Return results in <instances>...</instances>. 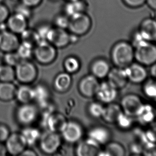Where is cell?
Instances as JSON below:
<instances>
[{"instance_id": "1", "label": "cell", "mask_w": 156, "mask_h": 156, "mask_svg": "<svg viewBox=\"0 0 156 156\" xmlns=\"http://www.w3.org/2000/svg\"><path fill=\"white\" fill-rule=\"evenodd\" d=\"M111 57L117 67L126 68L133 63L134 59L133 45L124 41L118 42L113 47Z\"/></svg>"}, {"instance_id": "2", "label": "cell", "mask_w": 156, "mask_h": 156, "mask_svg": "<svg viewBox=\"0 0 156 156\" xmlns=\"http://www.w3.org/2000/svg\"><path fill=\"white\" fill-rule=\"evenodd\" d=\"M134 59L143 66H151L156 62V46L145 42L135 47Z\"/></svg>"}, {"instance_id": "3", "label": "cell", "mask_w": 156, "mask_h": 156, "mask_svg": "<svg viewBox=\"0 0 156 156\" xmlns=\"http://www.w3.org/2000/svg\"><path fill=\"white\" fill-rule=\"evenodd\" d=\"M33 55L36 60L40 63L46 65L55 60L57 51L56 47L46 40H41L34 47Z\"/></svg>"}, {"instance_id": "4", "label": "cell", "mask_w": 156, "mask_h": 156, "mask_svg": "<svg viewBox=\"0 0 156 156\" xmlns=\"http://www.w3.org/2000/svg\"><path fill=\"white\" fill-rule=\"evenodd\" d=\"M39 143L42 152L46 154H53L61 146V136L58 133L48 130L41 135Z\"/></svg>"}, {"instance_id": "5", "label": "cell", "mask_w": 156, "mask_h": 156, "mask_svg": "<svg viewBox=\"0 0 156 156\" xmlns=\"http://www.w3.org/2000/svg\"><path fill=\"white\" fill-rule=\"evenodd\" d=\"M91 20L85 12L80 13L70 17L68 30L71 33L80 36L86 34L91 29Z\"/></svg>"}, {"instance_id": "6", "label": "cell", "mask_w": 156, "mask_h": 156, "mask_svg": "<svg viewBox=\"0 0 156 156\" xmlns=\"http://www.w3.org/2000/svg\"><path fill=\"white\" fill-rule=\"evenodd\" d=\"M15 67L16 78L20 82L28 84L36 78V67L28 60H21Z\"/></svg>"}, {"instance_id": "7", "label": "cell", "mask_w": 156, "mask_h": 156, "mask_svg": "<svg viewBox=\"0 0 156 156\" xmlns=\"http://www.w3.org/2000/svg\"><path fill=\"white\" fill-rule=\"evenodd\" d=\"M143 105L141 99L139 96L129 94L122 98L120 105L124 113L135 117L139 114Z\"/></svg>"}, {"instance_id": "8", "label": "cell", "mask_w": 156, "mask_h": 156, "mask_svg": "<svg viewBox=\"0 0 156 156\" xmlns=\"http://www.w3.org/2000/svg\"><path fill=\"white\" fill-rule=\"evenodd\" d=\"M39 110L30 103L22 104L17 109L16 117L21 124L29 125L33 123L38 117Z\"/></svg>"}, {"instance_id": "9", "label": "cell", "mask_w": 156, "mask_h": 156, "mask_svg": "<svg viewBox=\"0 0 156 156\" xmlns=\"http://www.w3.org/2000/svg\"><path fill=\"white\" fill-rule=\"evenodd\" d=\"M61 136L69 144H74L80 141L84 134V131L80 124L74 121H69L66 123L63 131Z\"/></svg>"}, {"instance_id": "10", "label": "cell", "mask_w": 156, "mask_h": 156, "mask_svg": "<svg viewBox=\"0 0 156 156\" xmlns=\"http://www.w3.org/2000/svg\"><path fill=\"white\" fill-rule=\"evenodd\" d=\"M5 142L7 152L13 156L20 155L28 146L21 133L10 134Z\"/></svg>"}, {"instance_id": "11", "label": "cell", "mask_w": 156, "mask_h": 156, "mask_svg": "<svg viewBox=\"0 0 156 156\" xmlns=\"http://www.w3.org/2000/svg\"><path fill=\"white\" fill-rule=\"evenodd\" d=\"M46 41L56 48H64L70 44V33L64 29L53 27L49 33Z\"/></svg>"}, {"instance_id": "12", "label": "cell", "mask_w": 156, "mask_h": 156, "mask_svg": "<svg viewBox=\"0 0 156 156\" xmlns=\"http://www.w3.org/2000/svg\"><path fill=\"white\" fill-rule=\"evenodd\" d=\"M67 122L63 115L55 112L43 117V122L48 130L56 133H61Z\"/></svg>"}, {"instance_id": "13", "label": "cell", "mask_w": 156, "mask_h": 156, "mask_svg": "<svg viewBox=\"0 0 156 156\" xmlns=\"http://www.w3.org/2000/svg\"><path fill=\"white\" fill-rule=\"evenodd\" d=\"M99 84L97 78L93 75H89L81 80L79 84V90L83 96L92 98L96 95Z\"/></svg>"}, {"instance_id": "14", "label": "cell", "mask_w": 156, "mask_h": 156, "mask_svg": "<svg viewBox=\"0 0 156 156\" xmlns=\"http://www.w3.org/2000/svg\"><path fill=\"white\" fill-rule=\"evenodd\" d=\"M118 95V90L108 81L99 84L96 97L100 102L109 104L113 102Z\"/></svg>"}, {"instance_id": "15", "label": "cell", "mask_w": 156, "mask_h": 156, "mask_svg": "<svg viewBox=\"0 0 156 156\" xmlns=\"http://www.w3.org/2000/svg\"><path fill=\"white\" fill-rule=\"evenodd\" d=\"M20 44L16 34L9 30L0 33V50L4 52L16 51Z\"/></svg>"}, {"instance_id": "16", "label": "cell", "mask_w": 156, "mask_h": 156, "mask_svg": "<svg viewBox=\"0 0 156 156\" xmlns=\"http://www.w3.org/2000/svg\"><path fill=\"white\" fill-rule=\"evenodd\" d=\"M128 80L135 84H139L146 80L148 76L147 70L140 63H132L125 68Z\"/></svg>"}, {"instance_id": "17", "label": "cell", "mask_w": 156, "mask_h": 156, "mask_svg": "<svg viewBox=\"0 0 156 156\" xmlns=\"http://www.w3.org/2000/svg\"><path fill=\"white\" fill-rule=\"evenodd\" d=\"M107 78L108 82L117 90L124 88L128 81L125 68L117 67L110 70Z\"/></svg>"}, {"instance_id": "18", "label": "cell", "mask_w": 156, "mask_h": 156, "mask_svg": "<svg viewBox=\"0 0 156 156\" xmlns=\"http://www.w3.org/2000/svg\"><path fill=\"white\" fill-rule=\"evenodd\" d=\"M6 23L9 31L16 34H20L28 28V19L15 12L9 16Z\"/></svg>"}, {"instance_id": "19", "label": "cell", "mask_w": 156, "mask_h": 156, "mask_svg": "<svg viewBox=\"0 0 156 156\" xmlns=\"http://www.w3.org/2000/svg\"><path fill=\"white\" fill-rule=\"evenodd\" d=\"M101 146L89 137L78 144L76 154L78 156H98L101 152Z\"/></svg>"}, {"instance_id": "20", "label": "cell", "mask_w": 156, "mask_h": 156, "mask_svg": "<svg viewBox=\"0 0 156 156\" xmlns=\"http://www.w3.org/2000/svg\"><path fill=\"white\" fill-rule=\"evenodd\" d=\"M111 133L110 130L103 126H96L89 130L88 137L100 146L106 144L110 142Z\"/></svg>"}, {"instance_id": "21", "label": "cell", "mask_w": 156, "mask_h": 156, "mask_svg": "<svg viewBox=\"0 0 156 156\" xmlns=\"http://www.w3.org/2000/svg\"><path fill=\"white\" fill-rule=\"evenodd\" d=\"M142 36L148 42L156 41V20L147 19L142 23L139 30Z\"/></svg>"}, {"instance_id": "22", "label": "cell", "mask_w": 156, "mask_h": 156, "mask_svg": "<svg viewBox=\"0 0 156 156\" xmlns=\"http://www.w3.org/2000/svg\"><path fill=\"white\" fill-rule=\"evenodd\" d=\"M122 112L120 105L112 102L107 104V105L104 107L101 118L107 123L116 124L117 120Z\"/></svg>"}, {"instance_id": "23", "label": "cell", "mask_w": 156, "mask_h": 156, "mask_svg": "<svg viewBox=\"0 0 156 156\" xmlns=\"http://www.w3.org/2000/svg\"><path fill=\"white\" fill-rule=\"evenodd\" d=\"M91 70L93 76L97 79H102L108 76L111 68L107 61L104 59H99L93 62Z\"/></svg>"}, {"instance_id": "24", "label": "cell", "mask_w": 156, "mask_h": 156, "mask_svg": "<svg viewBox=\"0 0 156 156\" xmlns=\"http://www.w3.org/2000/svg\"><path fill=\"white\" fill-rule=\"evenodd\" d=\"M21 104H28L34 100V90L26 84L22 85L17 88L16 97Z\"/></svg>"}, {"instance_id": "25", "label": "cell", "mask_w": 156, "mask_h": 156, "mask_svg": "<svg viewBox=\"0 0 156 156\" xmlns=\"http://www.w3.org/2000/svg\"><path fill=\"white\" fill-rule=\"evenodd\" d=\"M71 83L72 78L70 74L64 72L60 73L56 77L54 82V86L57 91L64 92L69 89Z\"/></svg>"}, {"instance_id": "26", "label": "cell", "mask_w": 156, "mask_h": 156, "mask_svg": "<svg viewBox=\"0 0 156 156\" xmlns=\"http://www.w3.org/2000/svg\"><path fill=\"white\" fill-rule=\"evenodd\" d=\"M86 8V3L82 0L67 2L64 6V13L71 17L73 15L84 12Z\"/></svg>"}, {"instance_id": "27", "label": "cell", "mask_w": 156, "mask_h": 156, "mask_svg": "<svg viewBox=\"0 0 156 156\" xmlns=\"http://www.w3.org/2000/svg\"><path fill=\"white\" fill-rule=\"evenodd\" d=\"M17 88L11 82H0V100L8 101L16 97Z\"/></svg>"}, {"instance_id": "28", "label": "cell", "mask_w": 156, "mask_h": 156, "mask_svg": "<svg viewBox=\"0 0 156 156\" xmlns=\"http://www.w3.org/2000/svg\"><path fill=\"white\" fill-rule=\"evenodd\" d=\"M20 133L23 136L27 146H34L39 142L41 135L38 129L32 127H26Z\"/></svg>"}, {"instance_id": "29", "label": "cell", "mask_w": 156, "mask_h": 156, "mask_svg": "<svg viewBox=\"0 0 156 156\" xmlns=\"http://www.w3.org/2000/svg\"><path fill=\"white\" fill-rule=\"evenodd\" d=\"M126 154L124 147L116 142H109L106 144L104 151L99 152L98 156H124Z\"/></svg>"}, {"instance_id": "30", "label": "cell", "mask_w": 156, "mask_h": 156, "mask_svg": "<svg viewBox=\"0 0 156 156\" xmlns=\"http://www.w3.org/2000/svg\"><path fill=\"white\" fill-rule=\"evenodd\" d=\"M155 116L156 114L152 105L144 104L136 117L138 118L141 123L147 124L154 120Z\"/></svg>"}, {"instance_id": "31", "label": "cell", "mask_w": 156, "mask_h": 156, "mask_svg": "<svg viewBox=\"0 0 156 156\" xmlns=\"http://www.w3.org/2000/svg\"><path fill=\"white\" fill-rule=\"evenodd\" d=\"M20 35H21V42L30 45L33 48L35 47L41 40L35 29H28V28Z\"/></svg>"}, {"instance_id": "32", "label": "cell", "mask_w": 156, "mask_h": 156, "mask_svg": "<svg viewBox=\"0 0 156 156\" xmlns=\"http://www.w3.org/2000/svg\"><path fill=\"white\" fill-rule=\"evenodd\" d=\"M34 100L38 105L49 101L50 92L48 87L44 85L40 84L33 88Z\"/></svg>"}, {"instance_id": "33", "label": "cell", "mask_w": 156, "mask_h": 156, "mask_svg": "<svg viewBox=\"0 0 156 156\" xmlns=\"http://www.w3.org/2000/svg\"><path fill=\"white\" fill-rule=\"evenodd\" d=\"M16 78L15 70L12 66L4 65L0 68V80L1 82H12Z\"/></svg>"}, {"instance_id": "34", "label": "cell", "mask_w": 156, "mask_h": 156, "mask_svg": "<svg viewBox=\"0 0 156 156\" xmlns=\"http://www.w3.org/2000/svg\"><path fill=\"white\" fill-rule=\"evenodd\" d=\"M64 67L67 73L73 74L78 72L80 69V61L76 57H68L64 62Z\"/></svg>"}, {"instance_id": "35", "label": "cell", "mask_w": 156, "mask_h": 156, "mask_svg": "<svg viewBox=\"0 0 156 156\" xmlns=\"http://www.w3.org/2000/svg\"><path fill=\"white\" fill-rule=\"evenodd\" d=\"M34 48L24 43H20L16 52L21 60H28L33 55Z\"/></svg>"}, {"instance_id": "36", "label": "cell", "mask_w": 156, "mask_h": 156, "mask_svg": "<svg viewBox=\"0 0 156 156\" xmlns=\"http://www.w3.org/2000/svg\"><path fill=\"white\" fill-rule=\"evenodd\" d=\"M104 106L101 104V102H94L89 104L88 111L89 114L93 118H101L103 113Z\"/></svg>"}, {"instance_id": "37", "label": "cell", "mask_w": 156, "mask_h": 156, "mask_svg": "<svg viewBox=\"0 0 156 156\" xmlns=\"http://www.w3.org/2000/svg\"><path fill=\"white\" fill-rule=\"evenodd\" d=\"M143 90L147 97L152 99L156 98V80L153 78L146 81Z\"/></svg>"}, {"instance_id": "38", "label": "cell", "mask_w": 156, "mask_h": 156, "mask_svg": "<svg viewBox=\"0 0 156 156\" xmlns=\"http://www.w3.org/2000/svg\"><path fill=\"white\" fill-rule=\"evenodd\" d=\"M133 117L129 116L122 112L117 120L116 124L120 129H127L133 125Z\"/></svg>"}, {"instance_id": "39", "label": "cell", "mask_w": 156, "mask_h": 156, "mask_svg": "<svg viewBox=\"0 0 156 156\" xmlns=\"http://www.w3.org/2000/svg\"><path fill=\"white\" fill-rule=\"evenodd\" d=\"M69 20L70 17H68L65 14H59L55 16L53 20V23L56 27L66 30L68 28Z\"/></svg>"}, {"instance_id": "40", "label": "cell", "mask_w": 156, "mask_h": 156, "mask_svg": "<svg viewBox=\"0 0 156 156\" xmlns=\"http://www.w3.org/2000/svg\"><path fill=\"white\" fill-rule=\"evenodd\" d=\"M21 59L16 51L6 52L4 56V61L6 65L15 67L19 63Z\"/></svg>"}, {"instance_id": "41", "label": "cell", "mask_w": 156, "mask_h": 156, "mask_svg": "<svg viewBox=\"0 0 156 156\" xmlns=\"http://www.w3.org/2000/svg\"><path fill=\"white\" fill-rule=\"evenodd\" d=\"M53 26L48 23H40L38 26L35 30L40 36L41 40H46L49 33Z\"/></svg>"}, {"instance_id": "42", "label": "cell", "mask_w": 156, "mask_h": 156, "mask_svg": "<svg viewBox=\"0 0 156 156\" xmlns=\"http://www.w3.org/2000/svg\"><path fill=\"white\" fill-rule=\"evenodd\" d=\"M15 12L19 13L23 16L25 17L28 20L32 17V8L26 6L22 3L17 4L15 7Z\"/></svg>"}, {"instance_id": "43", "label": "cell", "mask_w": 156, "mask_h": 156, "mask_svg": "<svg viewBox=\"0 0 156 156\" xmlns=\"http://www.w3.org/2000/svg\"><path fill=\"white\" fill-rule=\"evenodd\" d=\"M10 16V12L8 7L3 4L0 3V23H6L9 16Z\"/></svg>"}, {"instance_id": "44", "label": "cell", "mask_w": 156, "mask_h": 156, "mask_svg": "<svg viewBox=\"0 0 156 156\" xmlns=\"http://www.w3.org/2000/svg\"><path fill=\"white\" fill-rule=\"evenodd\" d=\"M10 134L8 128L4 125L0 124V142L6 141Z\"/></svg>"}, {"instance_id": "45", "label": "cell", "mask_w": 156, "mask_h": 156, "mask_svg": "<svg viewBox=\"0 0 156 156\" xmlns=\"http://www.w3.org/2000/svg\"><path fill=\"white\" fill-rule=\"evenodd\" d=\"M124 3L129 6L136 8L143 5L146 2V0H124Z\"/></svg>"}, {"instance_id": "46", "label": "cell", "mask_w": 156, "mask_h": 156, "mask_svg": "<svg viewBox=\"0 0 156 156\" xmlns=\"http://www.w3.org/2000/svg\"><path fill=\"white\" fill-rule=\"evenodd\" d=\"M42 0H21V2L31 8L39 6Z\"/></svg>"}, {"instance_id": "47", "label": "cell", "mask_w": 156, "mask_h": 156, "mask_svg": "<svg viewBox=\"0 0 156 156\" xmlns=\"http://www.w3.org/2000/svg\"><path fill=\"white\" fill-rule=\"evenodd\" d=\"M36 153L34 151L30 149H25L21 152L19 156H36Z\"/></svg>"}, {"instance_id": "48", "label": "cell", "mask_w": 156, "mask_h": 156, "mask_svg": "<svg viewBox=\"0 0 156 156\" xmlns=\"http://www.w3.org/2000/svg\"><path fill=\"white\" fill-rule=\"evenodd\" d=\"M7 152L6 146L3 144V142H0V156H6Z\"/></svg>"}, {"instance_id": "49", "label": "cell", "mask_w": 156, "mask_h": 156, "mask_svg": "<svg viewBox=\"0 0 156 156\" xmlns=\"http://www.w3.org/2000/svg\"><path fill=\"white\" fill-rule=\"evenodd\" d=\"M79 41V36L74 34H70V43H76Z\"/></svg>"}, {"instance_id": "50", "label": "cell", "mask_w": 156, "mask_h": 156, "mask_svg": "<svg viewBox=\"0 0 156 156\" xmlns=\"http://www.w3.org/2000/svg\"><path fill=\"white\" fill-rule=\"evenodd\" d=\"M151 66L150 74L154 79L156 80V62Z\"/></svg>"}, {"instance_id": "51", "label": "cell", "mask_w": 156, "mask_h": 156, "mask_svg": "<svg viewBox=\"0 0 156 156\" xmlns=\"http://www.w3.org/2000/svg\"><path fill=\"white\" fill-rule=\"evenodd\" d=\"M146 2L151 8L156 10V0H146Z\"/></svg>"}, {"instance_id": "52", "label": "cell", "mask_w": 156, "mask_h": 156, "mask_svg": "<svg viewBox=\"0 0 156 156\" xmlns=\"http://www.w3.org/2000/svg\"><path fill=\"white\" fill-rule=\"evenodd\" d=\"M67 2H71V1H77V0H65Z\"/></svg>"}, {"instance_id": "53", "label": "cell", "mask_w": 156, "mask_h": 156, "mask_svg": "<svg viewBox=\"0 0 156 156\" xmlns=\"http://www.w3.org/2000/svg\"><path fill=\"white\" fill-rule=\"evenodd\" d=\"M2 1H3V0H0V3H2Z\"/></svg>"}, {"instance_id": "54", "label": "cell", "mask_w": 156, "mask_h": 156, "mask_svg": "<svg viewBox=\"0 0 156 156\" xmlns=\"http://www.w3.org/2000/svg\"><path fill=\"white\" fill-rule=\"evenodd\" d=\"M1 66H2V64L0 63V68H1Z\"/></svg>"}, {"instance_id": "55", "label": "cell", "mask_w": 156, "mask_h": 156, "mask_svg": "<svg viewBox=\"0 0 156 156\" xmlns=\"http://www.w3.org/2000/svg\"><path fill=\"white\" fill-rule=\"evenodd\" d=\"M51 1H57V0H51Z\"/></svg>"}]
</instances>
